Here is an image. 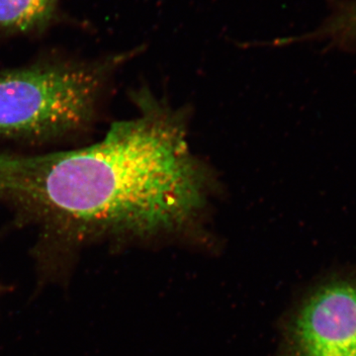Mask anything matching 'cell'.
<instances>
[{"label": "cell", "mask_w": 356, "mask_h": 356, "mask_svg": "<svg viewBox=\"0 0 356 356\" xmlns=\"http://www.w3.org/2000/svg\"><path fill=\"white\" fill-rule=\"evenodd\" d=\"M284 356H356V278L327 281L303 300Z\"/></svg>", "instance_id": "cell-3"}, {"label": "cell", "mask_w": 356, "mask_h": 356, "mask_svg": "<svg viewBox=\"0 0 356 356\" xmlns=\"http://www.w3.org/2000/svg\"><path fill=\"white\" fill-rule=\"evenodd\" d=\"M58 0H0V29L29 31L50 21Z\"/></svg>", "instance_id": "cell-4"}, {"label": "cell", "mask_w": 356, "mask_h": 356, "mask_svg": "<svg viewBox=\"0 0 356 356\" xmlns=\"http://www.w3.org/2000/svg\"><path fill=\"white\" fill-rule=\"evenodd\" d=\"M139 116L91 146L44 154H0V199L77 232L154 234L199 216L210 175L191 153L181 115L151 95Z\"/></svg>", "instance_id": "cell-1"}, {"label": "cell", "mask_w": 356, "mask_h": 356, "mask_svg": "<svg viewBox=\"0 0 356 356\" xmlns=\"http://www.w3.org/2000/svg\"><path fill=\"white\" fill-rule=\"evenodd\" d=\"M325 32L336 38L356 41V2L337 14Z\"/></svg>", "instance_id": "cell-5"}, {"label": "cell", "mask_w": 356, "mask_h": 356, "mask_svg": "<svg viewBox=\"0 0 356 356\" xmlns=\"http://www.w3.org/2000/svg\"><path fill=\"white\" fill-rule=\"evenodd\" d=\"M119 62L43 65L0 74V136L53 139L88 127Z\"/></svg>", "instance_id": "cell-2"}]
</instances>
